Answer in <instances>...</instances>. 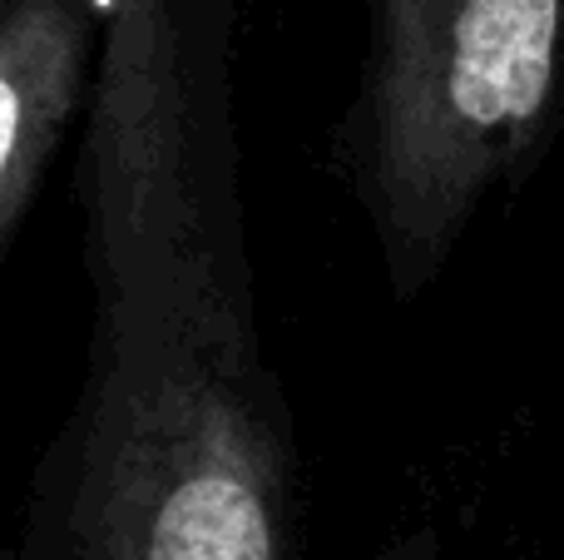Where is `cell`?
Instances as JSON below:
<instances>
[{
  "label": "cell",
  "mask_w": 564,
  "mask_h": 560,
  "mask_svg": "<svg viewBox=\"0 0 564 560\" xmlns=\"http://www.w3.org/2000/svg\"><path fill=\"white\" fill-rule=\"evenodd\" d=\"M297 427L263 347L89 333L10 560H292Z\"/></svg>",
  "instance_id": "6da1fadb"
},
{
  "label": "cell",
  "mask_w": 564,
  "mask_h": 560,
  "mask_svg": "<svg viewBox=\"0 0 564 560\" xmlns=\"http://www.w3.org/2000/svg\"><path fill=\"white\" fill-rule=\"evenodd\" d=\"M95 89L79 125L89 333L263 347L234 105V0H89Z\"/></svg>",
  "instance_id": "7a4b0ae2"
},
{
  "label": "cell",
  "mask_w": 564,
  "mask_h": 560,
  "mask_svg": "<svg viewBox=\"0 0 564 560\" xmlns=\"http://www.w3.org/2000/svg\"><path fill=\"white\" fill-rule=\"evenodd\" d=\"M564 119V0H371L327 169L397 303L441 283L490 198L520 194Z\"/></svg>",
  "instance_id": "3957f363"
},
{
  "label": "cell",
  "mask_w": 564,
  "mask_h": 560,
  "mask_svg": "<svg viewBox=\"0 0 564 560\" xmlns=\"http://www.w3.org/2000/svg\"><path fill=\"white\" fill-rule=\"evenodd\" d=\"M95 60L89 0H0V254L25 234L75 119L85 125Z\"/></svg>",
  "instance_id": "277c9868"
},
{
  "label": "cell",
  "mask_w": 564,
  "mask_h": 560,
  "mask_svg": "<svg viewBox=\"0 0 564 560\" xmlns=\"http://www.w3.org/2000/svg\"><path fill=\"white\" fill-rule=\"evenodd\" d=\"M371 560H446V546H441V531L431 521H411L397 536H387L371 551Z\"/></svg>",
  "instance_id": "5b68a950"
},
{
  "label": "cell",
  "mask_w": 564,
  "mask_h": 560,
  "mask_svg": "<svg viewBox=\"0 0 564 560\" xmlns=\"http://www.w3.org/2000/svg\"><path fill=\"white\" fill-rule=\"evenodd\" d=\"M520 560H540V556H520Z\"/></svg>",
  "instance_id": "8992f818"
}]
</instances>
